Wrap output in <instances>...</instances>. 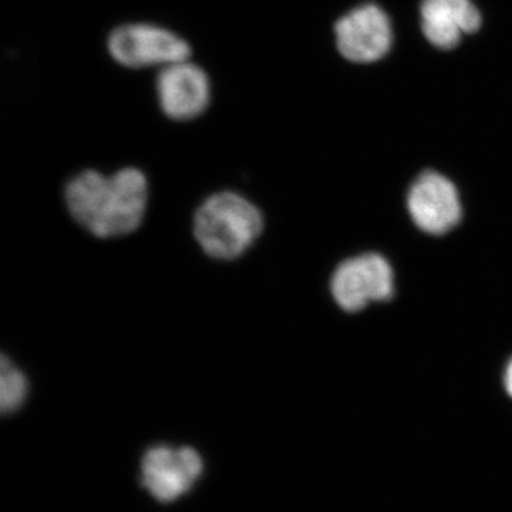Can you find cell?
Here are the masks:
<instances>
[{"label":"cell","mask_w":512,"mask_h":512,"mask_svg":"<svg viewBox=\"0 0 512 512\" xmlns=\"http://www.w3.org/2000/svg\"><path fill=\"white\" fill-rule=\"evenodd\" d=\"M66 202L74 220L96 237H123L146 217L147 178L137 168L113 175L83 171L67 184Z\"/></svg>","instance_id":"cell-1"},{"label":"cell","mask_w":512,"mask_h":512,"mask_svg":"<svg viewBox=\"0 0 512 512\" xmlns=\"http://www.w3.org/2000/svg\"><path fill=\"white\" fill-rule=\"evenodd\" d=\"M262 229V212L237 192L211 195L195 214L194 234L202 251L222 261H231L247 252Z\"/></svg>","instance_id":"cell-2"},{"label":"cell","mask_w":512,"mask_h":512,"mask_svg":"<svg viewBox=\"0 0 512 512\" xmlns=\"http://www.w3.org/2000/svg\"><path fill=\"white\" fill-rule=\"evenodd\" d=\"M330 291L339 308L350 313L370 302L389 301L394 293L392 266L375 252L346 259L333 272Z\"/></svg>","instance_id":"cell-3"},{"label":"cell","mask_w":512,"mask_h":512,"mask_svg":"<svg viewBox=\"0 0 512 512\" xmlns=\"http://www.w3.org/2000/svg\"><path fill=\"white\" fill-rule=\"evenodd\" d=\"M204 461L191 447L154 446L141 460V484L161 503H173L194 487Z\"/></svg>","instance_id":"cell-4"},{"label":"cell","mask_w":512,"mask_h":512,"mask_svg":"<svg viewBox=\"0 0 512 512\" xmlns=\"http://www.w3.org/2000/svg\"><path fill=\"white\" fill-rule=\"evenodd\" d=\"M114 60L127 67L170 66L188 60L190 46L170 30L144 23L124 25L109 39Z\"/></svg>","instance_id":"cell-5"},{"label":"cell","mask_w":512,"mask_h":512,"mask_svg":"<svg viewBox=\"0 0 512 512\" xmlns=\"http://www.w3.org/2000/svg\"><path fill=\"white\" fill-rule=\"evenodd\" d=\"M407 207L414 224L431 235H443L461 220L456 185L436 171L420 174L410 187Z\"/></svg>","instance_id":"cell-6"},{"label":"cell","mask_w":512,"mask_h":512,"mask_svg":"<svg viewBox=\"0 0 512 512\" xmlns=\"http://www.w3.org/2000/svg\"><path fill=\"white\" fill-rule=\"evenodd\" d=\"M336 45L343 57L355 63L382 59L392 46V26L379 6L363 5L336 23Z\"/></svg>","instance_id":"cell-7"},{"label":"cell","mask_w":512,"mask_h":512,"mask_svg":"<svg viewBox=\"0 0 512 512\" xmlns=\"http://www.w3.org/2000/svg\"><path fill=\"white\" fill-rule=\"evenodd\" d=\"M160 106L174 120L200 116L210 103V82L201 67L183 60L163 67L157 80Z\"/></svg>","instance_id":"cell-8"},{"label":"cell","mask_w":512,"mask_h":512,"mask_svg":"<svg viewBox=\"0 0 512 512\" xmlns=\"http://www.w3.org/2000/svg\"><path fill=\"white\" fill-rule=\"evenodd\" d=\"M481 16L471 0H423L421 28L431 45L453 49L461 37L480 29Z\"/></svg>","instance_id":"cell-9"},{"label":"cell","mask_w":512,"mask_h":512,"mask_svg":"<svg viewBox=\"0 0 512 512\" xmlns=\"http://www.w3.org/2000/svg\"><path fill=\"white\" fill-rule=\"evenodd\" d=\"M29 383L22 370L0 353V416L18 412L28 399Z\"/></svg>","instance_id":"cell-10"},{"label":"cell","mask_w":512,"mask_h":512,"mask_svg":"<svg viewBox=\"0 0 512 512\" xmlns=\"http://www.w3.org/2000/svg\"><path fill=\"white\" fill-rule=\"evenodd\" d=\"M504 386L507 393L512 397V359L508 362L507 367H505Z\"/></svg>","instance_id":"cell-11"}]
</instances>
